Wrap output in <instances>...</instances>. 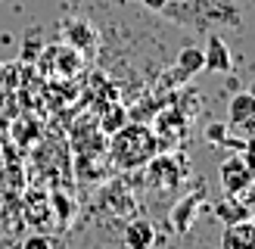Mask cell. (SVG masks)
<instances>
[{
  "label": "cell",
  "instance_id": "cell-1",
  "mask_svg": "<svg viewBox=\"0 0 255 249\" xmlns=\"http://www.w3.org/2000/svg\"><path fill=\"white\" fill-rule=\"evenodd\" d=\"M162 16L171 19L181 28L193 31H212L224 25V28H240L243 22V9L234 0H165Z\"/></svg>",
  "mask_w": 255,
  "mask_h": 249
},
{
  "label": "cell",
  "instance_id": "cell-2",
  "mask_svg": "<svg viewBox=\"0 0 255 249\" xmlns=\"http://www.w3.org/2000/svg\"><path fill=\"white\" fill-rule=\"evenodd\" d=\"M159 153H162L159 134L152 131L149 124H125L109 140V159H112V165L122 168V171L143 168L146 162Z\"/></svg>",
  "mask_w": 255,
  "mask_h": 249
},
{
  "label": "cell",
  "instance_id": "cell-3",
  "mask_svg": "<svg viewBox=\"0 0 255 249\" xmlns=\"http://www.w3.org/2000/svg\"><path fill=\"white\" fill-rule=\"evenodd\" d=\"M218 178H221L224 196H240V193H243L246 187L255 181V159L246 153V149H240V153H234L231 159L221 162Z\"/></svg>",
  "mask_w": 255,
  "mask_h": 249
},
{
  "label": "cell",
  "instance_id": "cell-4",
  "mask_svg": "<svg viewBox=\"0 0 255 249\" xmlns=\"http://www.w3.org/2000/svg\"><path fill=\"white\" fill-rule=\"evenodd\" d=\"M206 66H202V72H212V75H231L234 69V59H231V47L224 44V37L218 31H209L206 37Z\"/></svg>",
  "mask_w": 255,
  "mask_h": 249
},
{
  "label": "cell",
  "instance_id": "cell-5",
  "mask_svg": "<svg viewBox=\"0 0 255 249\" xmlns=\"http://www.w3.org/2000/svg\"><path fill=\"white\" fill-rule=\"evenodd\" d=\"M62 37H66V44L75 47L78 53H87V50H94V44H97V28L84 19H69L62 25Z\"/></svg>",
  "mask_w": 255,
  "mask_h": 249
},
{
  "label": "cell",
  "instance_id": "cell-6",
  "mask_svg": "<svg viewBox=\"0 0 255 249\" xmlns=\"http://www.w3.org/2000/svg\"><path fill=\"white\" fill-rule=\"evenodd\" d=\"M221 249H255V221L240 218L224 228Z\"/></svg>",
  "mask_w": 255,
  "mask_h": 249
},
{
  "label": "cell",
  "instance_id": "cell-7",
  "mask_svg": "<svg viewBox=\"0 0 255 249\" xmlns=\"http://www.w3.org/2000/svg\"><path fill=\"white\" fill-rule=\"evenodd\" d=\"M146 174H149V184L152 187H174L177 181H181V174H177V165H174V159L171 156H152L146 162Z\"/></svg>",
  "mask_w": 255,
  "mask_h": 249
},
{
  "label": "cell",
  "instance_id": "cell-8",
  "mask_svg": "<svg viewBox=\"0 0 255 249\" xmlns=\"http://www.w3.org/2000/svg\"><path fill=\"white\" fill-rule=\"evenodd\" d=\"M152 243H156V228L146 218L128 221V228H125V246L128 249H152Z\"/></svg>",
  "mask_w": 255,
  "mask_h": 249
},
{
  "label": "cell",
  "instance_id": "cell-9",
  "mask_svg": "<svg viewBox=\"0 0 255 249\" xmlns=\"http://www.w3.org/2000/svg\"><path fill=\"white\" fill-rule=\"evenodd\" d=\"M227 116H231V124H243L249 116H255V94L252 91H240L231 97V109H227Z\"/></svg>",
  "mask_w": 255,
  "mask_h": 249
},
{
  "label": "cell",
  "instance_id": "cell-10",
  "mask_svg": "<svg viewBox=\"0 0 255 249\" xmlns=\"http://www.w3.org/2000/svg\"><path fill=\"white\" fill-rule=\"evenodd\" d=\"M202 203V193H190L187 199H181L174 209H171V221L177 224V231H190V224H193V212H196V206Z\"/></svg>",
  "mask_w": 255,
  "mask_h": 249
},
{
  "label": "cell",
  "instance_id": "cell-11",
  "mask_svg": "<svg viewBox=\"0 0 255 249\" xmlns=\"http://www.w3.org/2000/svg\"><path fill=\"white\" fill-rule=\"evenodd\" d=\"M202 66H206V53H202L199 47H184L181 53H177V69H181L187 78L199 75V72H202Z\"/></svg>",
  "mask_w": 255,
  "mask_h": 249
},
{
  "label": "cell",
  "instance_id": "cell-12",
  "mask_svg": "<svg viewBox=\"0 0 255 249\" xmlns=\"http://www.w3.org/2000/svg\"><path fill=\"white\" fill-rule=\"evenodd\" d=\"M125 119H128L125 106H109L106 116L100 119V131H103V134H116L119 128H125Z\"/></svg>",
  "mask_w": 255,
  "mask_h": 249
},
{
  "label": "cell",
  "instance_id": "cell-13",
  "mask_svg": "<svg viewBox=\"0 0 255 249\" xmlns=\"http://www.w3.org/2000/svg\"><path fill=\"white\" fill-rule=\"evenodd\" d=\"M206 140H209V143H224V140H227V124L212 122L209 128H206Z\"/></svg>",
  "mask_w": 255,
  "mask_h": 249
},
{
  "label": "cell",
  "instance_id": "cell-14",
  "mask_svg": "<svg viewBox=\"0 0 255 249\" xmlns=\"http://www.w3.org/2000/svg\"><path fill=\"white\" fill-rule=\"evenodd\" d=\"M240 196H243L240 203H243V209H246V218H249V221H255V181H252V184H249Z\"/></svg>",
  "mask_w": 255,
  "mask_h": 249
},
{
  "label": "cell",
  "instance_id": "cell-15",
  "mask_svg": "<svg viewBox=\"0 0 255 249\" xmlns=\"http://www.w3.org/2000/svg\"><path fill=\"white\" fill-rule=\"evenodd\" d=\"M22 249H53V243H50L47 237H41V234H34V237H28V240L22 243Z\"/></svg>",
  "mask_w": 255,
  "mask_h": 249
},
{
  "label": "cell",
  "instance_id": "cell-16",
  "mask_svg": "<svg viewBox=\"0 0 255 249\" xmlns=\"http://www.w3.org/2000/svg\"><path fill=\"white\" fill-rule=\"evenodd\" d=\"M143 6H149V9H156V12H162V6H165V0H140Z\"/></svg>",
  "mask_w": 255,
  "mask_h": 249
}]
</instances>
